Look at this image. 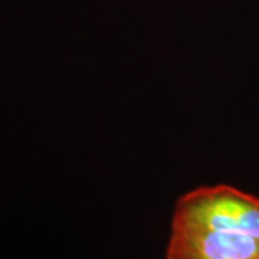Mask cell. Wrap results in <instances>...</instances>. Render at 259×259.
<instances>
[{
  "mask_svg": "<svg viewBox=\"0 0 259 259\" xmlns=\"http://www.w3.org/2000/svg\"><path fill=\"white\" fill-rule=\"evenodd\" d=\"M166 259H259V197L199 186L175 203Z\"/></svg>",
  "mask_w": 259,
  "mask_h": 259,
  "instance_id": "1",
  "label": "cell"
}]
</instances>
